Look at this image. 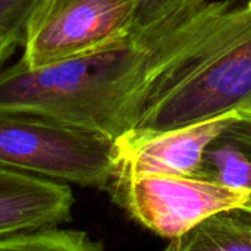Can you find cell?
I'll use <instances>...</instances> for the list:
<instances>
[{
	"label": "cell",
	"mask_w": 251,
	"mask_h": 251,
	"mask_svg": "<svg viewBox=\"0 0 251 251\" xmlns=\"http://www.w3.org/2000/svg\"><path fill=\"white\" fill-rule=\"evenodd\" d=\"M143 31L138 122L129 135L251 115V0H193Z\"/></svg>",
	"instance_id": "cell-1"
},
{
	"label": "cell",
	"mask_w": 251,
	"mask_h": 251,
	"mask_svg": "<svg viewBox=\"0 0 251 251\" xmlns=\"http://www.w3.org/2000/svg\"><path fill=\"white\" fill-rule=\"evenodd\" d=\"M0 165L62 184L107 190L118 165V143L96 131L0 110Z\"/></svg>",
	"instance_id": "cell-2"
},
{
	"label": "cell",
	"mask_w": 251,
	"mask_h": 251,
	"mask_svg": "<svg viewBox=\"0 0 251 251\" xmlns=\"http://www.w3.org/2000/svg\"><path fill=\"white\" fill-rule=\"evenodd\" d=\"M138 24V0H35L24 25L26 71L72 60L115 43Z\"/></svg>",
	"instance_id": "cell-3"
},
{
	"label": "cell",
	"mask_w": 251,
	"mask_h": 251,
	"mask_svg": "<svg viewBox=\"0 0 251 251\" xmlns=\"http://www.w3.org/2000/svg\"><path fill=\"white\" fill-rule=\"evenodd\" d=\"M107 191L132 219L168 240L188 232L216 213L251 210L249 193L194 176H116Z\"/></svg>",
	"instance_id": "cell-4"
},
{
	"label": "cell",
	"mask_w": 251,
	"mask_h": 251,
	"mask_svg": "<svg viewBox=\"0 0 251 251\" xmlns=\"http://www.w3.org/2000/svg\"><path fill=\"white\" fill-rule=\"evenodd\" d=\"M234 116L212 119L171 131L128 135L118 143L113 178L143 175L196 176L210 141Z\"/></svg>",
	"instance_id": "cell-5"
},
{
	"label": "cell",
	"mask_w": 251,
	"mask_h": 251,
	"mask_svg": "<svg viewBox=\"0 0 251 251\" xmlns=\"http://www.w3.org/2000/svg\"><path fill=\"white\" fill-rule=\"evenodd\" d=\"M72 206L68 184L0 165V240L57 228Z\"/></svg>",
	"instance_id": "cell-6"
},
{
	"label": "cell",
	"mask_w": 251,
	"mask_h": 251,
	"mask_svg": "<svg viewBox=\"0 0 251 251\" xmlns=\"http://www.w3.org/2000/svg\"><path fill=\"white\" fill-rule=\"evenodd\" d=\"M194 178L251 196V115L228 121L206 147Z\"/></svg>",
	"instance_id": "cell-7"
},
{
	"label": "cell",
	"mask_w": 251,
	"mask_h": 251,
	"mask_svg": "<svg viewBox=\"0 0 251 251\" xmlns=\"http://www.w3.org/2000/svg\"><path fill=\"white\" fill-rule=\"evenodd\" d=\"M169 241L165 251H251V210L216 213Z\"/></svg>",
	"instance_id": "cell-8"
},
{
	"label": "cell",
	"mask_w": 251,
	"mask_h": 251,
	"mask_svg": "<svg viewBox=\"0 0 251 251\" xmlns=\"http://www.w3.org/2000/svg\"><path fill=\"white\" fill-rule=\"evenodd\" d=\"M0 251H103L81 231L44 229L0 240Z\"/></svg>",
	"instance_id": "cell-9"
},
{
	"label": "cell",
	"mask_w": 251,
	"mask_h": 251,
	"mask_svg": "<svg viewBox=\"0 0 251 251\" xmlns=\"http://www.w3.org/2000/svg\"><path fill=\"white\" fill-rule=\"evenodd\" d=\"M193 0H138L137 29H146L171 18Z\"/></svg>",
	"instance_id": "cell-10"
},
{
	"label": "cell",
	"mask_w": 251,
	"mask_h": 251,
	"mask_svg": "<svg viewBox=\"0 0 251 251\" xmlns=\"http://www.w3.org/2000/svg\"><path fill=\"white\" fill-rule=\"evenodd\" d=\"M35 0H0V26L18 37L24 35V25Z\"/></svg>",
	"instance_id": "cell-11"
},
{
	"label": "cell",
	"mask_w": 251,
	"mask_h": 251,
	"mask_svg": "<svg viewBox=\"0 0 251 251\" xmlns=\"http://www.w3.org/2000/svg\"><path fill=\"white\" fill-rule=\"evenodd\" d=\"M22 38L3 29L0 26V71L3 69V65L6 63V60L15 53L16 47L21 46Z\"/></svg>",
	"instance_id": "cell-12"
}]
</instances>
